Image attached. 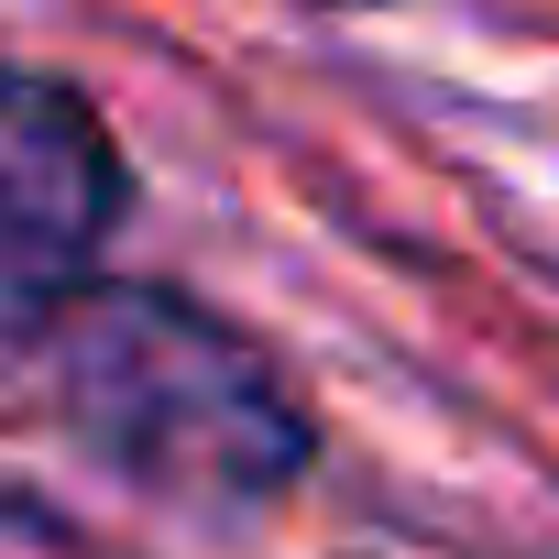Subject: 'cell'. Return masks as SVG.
<instances>
[{"mask_svg":"<svg viewBox=\"0 0 559 559\" xmlns=\"http://www.w3.org/2000/svg\"><path fill=\"white\" fill-rule=\"evenodd\" d=\"M121 219V143L78 78L0 56V263L78 274Z\"/></svg>","mask_w":559,"mask_h":559,"instance_id":"7a4b0ae2","label":"cell"},{"mask_svg":"<svg viewBox=\"0 0 559 559\" xmlns=\"http://www.w3.org/2000/svg\"><path fill=\"white\" fill-rule=\"evenodd\" d=\"M34 352L67 417L176 504H263L308 472V406L286 395V373L165 286L78 274L45 308Z\"/></svg>","mask_w":559,"mask_h":559,"instance_id":"6da1fadb","label":"cell"}]
</instances>
